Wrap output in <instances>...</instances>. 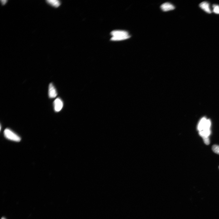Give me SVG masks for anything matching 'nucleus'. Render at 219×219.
<instances>
[{"mask_svg": "<svg viewBox=\"0 0 219 219\" xmlns=\"http://www.w3.org/2000/svg\"><path fill=\"white\" fill-rule=\"evenodd\" d=\"M112 37L111 39L112 41H121L126 40L131 37L127 31L122 30H114L111 33Z\"/></svg>", "mask_w": 219, "mask_h": 219, "instance_id": "1", "label": "nucleus"}, {"mask_svg": "<svg viewBox=\"0 0 219 219\" xmlns=\"http://www.w3.org/2000/svg\"><path fill=\"white\" fill-rule=\"evenodd\" d=\"M211 122L210 120L203 118L200 121L198 126V130L199 132L204 130L210 129Z\"/></svg>", "mask_w": 219, "mask_h": 219, "instance_id": "2", "label": "nucleus"}, {"mask_svg": "<svg viewBox=\"0 0 219 219\" xmlns=\"http://www.w3.org/2000/svg\"><path fill=\"white\" fill-rule=\"evenodd\" d=\"M4 134L7 138L13 141L18 142L21 140V138L19 136L9 129H6L4 132Z\"/></svg>", "mask_w": 219, "mask_h": 219, "instance_id": "3", "label": "nucleus"}, {"mask_svg": "<svg viewBox=\"0 0 219 219\" xmlns=\"http://www.w3.org/2000/svg\"><path fill=\"white\" fill-rule=\"evenodd\" d=\"M55 110L56 112L60 111L63 107V103L60 98H57L54 102Z\"/></svg>", "mask_w": 219, "mask_h": 219, "instance_id": "4", "label": "nucleus"}, {"mask_svg": "<svg viewBox=\"0 0 219 219\" xmlns=\"http://www.w3.org/2000/svg\"><path fill=\"white\" fill-rule=\"evenodd\" d=\"M49 95L50 98H55L57 95L56 89L52 83L49 85Z\"/></svg>", "mask_w": 219, "mask_h": 219, "instance_id": "5", "label": "nucleus"}, {"mask_svg": "<svg viewBox=\"0 0 219 219\" xmlns=\"http://www.w3.org/2000/svg\"><path fill=\"white\" fill-rule=\"evenodd\" d=\"M161 8L164 11L166 12L174 10L175 7L173 4L169 3H165L161 5Z\"/></svg>", "mask_w": 219, "mask_h": 219, "instance_id": "6", "label": "nucleus"}, {"mask_svg": "<svg viewBox=\"0 0 219 219\" xmlns=\"http://www.w3.org/2000/svg\"><path fill=\"white\" fill-rule=\"evenodd\" d=\"M200 7L205 12L209 13H212L210 8L209 4V3L206 2H203L201 3L199 5Z\"/></svg>", "mask_w": 219, "mask_h": 219, "instance_id": "7", "label": "nucleus"}, {"mask_svg": "<svg viewBox=\"0 0 219 219\" xmlns=\"http://www.w3.org/2000/svg\"><path fill=\"white\" fill-rule=\"evenodd\" d=\"M211 133L210 129L202 130L199 132V135L201 137H209Z\"/></svg>", "mask_w": 219, "mask_h": 219, "instance_id": "8", "label": "nucleus"}, {"mask_svg": "<svg viewBox=\"0 0 219 219\" xmlns=\"http://www.w3.org/2000/svg\"><path fill=\"white\" fill-rule=\"evenodd\" d=\"M46 1L52 6L56 7H58L61 4L60 1L58 0H47Z\"/></svg>", "mask_w": 219, "mask_h": 219, "instance_id": "9", "label": "nucleus"}, {"mask_svg": "<svg viewBox=\"0 0 219 219\" xmlns=\"http://www.w3.org/2000/svg\"><path fill=\"white\" fill-rule=\"evenodd\" d=\"M212 150L215 153L219 154V146L215 145L212 146Z\"/></svg>", "mask_w": 219, "mask_h": 219, "instance_id": "10", "label": "nucleus"}, {"mask_svg": "<svg viewBox=\"0 0 219 219\" xmlns=\"http://www.w3.org/2000/svg\"><path fill=\"white\" fill-rule=\"evenodd\" d=\"M213 12L217 14H219V6L217 5H214L213 6Z\"/></svg>", "mask_w": 219, "mask_h": 219, "instance_id": "11", "label": "nucleus"}, {"mask_svg": "<svg viewBox=\"0 0 219 219\" xmlns=\"http://www.w3.org/2000/svg\"><path fill=\"white\" fill-rule=\"evenodd\" d=\"M202 138L203 139V141L206 145H208L210 144V141L209 137H203Z\"/></svg>", "mask_w": 219, "mask_h": 219, "instance_id": "12", "label": "nucleus"}, {"mask_svg": "<svg viewBox=\"0 0 219 219\" xmlns=\"http://www.w3.org/2000/svg\"><path fill=\"white\" fill-rule=\"evenodd\" d=\"M2 5H4L7 2V0H2L1 1Z\"/></svg>", "mask_w": 219, "mask_h": 219, "instance_id": "13", "label": "nucleus"}, {"mask_svg": "<svg viewBox=\"0 0 219 219\" xmlns=\"http://www.w3.org/2000/svg\"><path fill=\"white\" fill-rule=\"evenodd\" d=\"M1 219H5V218H1Z\"/></svg>", "mask_w": 219, "mask_h": 219, "instance_id": "14", "label": "nucleus"}, {"mask_svg": "<svg viewBox=\"0 0 219 219\" xmlns=\"http://www.w3.org/2000/svg\"></svg>", "mask_w": 219, "mask_h": 219, "instance_id": "15", "label": "nucleus"}]
</instances>
